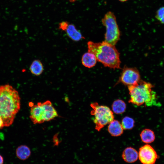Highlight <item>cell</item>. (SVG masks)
Segmentation results:
<instances>
[{
  "label": "cell",
  "mask_w": 164,
  "mask_h": 164,
  "mask_svg": "<svg viewBox=\"0 0 164 164\" xmlns=\"http://www.w3.org/2000/svg\"><path fill=\"white\" fill-rule=\"evenodd\" d=\"M20 108L18 91L8 84L0 86V116L4 126L12 125Z\"/></svg>",
  "instance_id": "obj_1"
},
{
  "label": "cell",
  "mask_w": 164,
  "mask_h": 164,
  "mask_svg": "<svg viewBox=\"0 0 164 164\" xmlns=\"http://www.w3.org/2000/svg\"><path fill=\"white\" fill-rule=\"evenodd\" d=\"M87 45L88 51L94 54L97 60L105 67L114 69L120 68V53L115 45L104 41L101 43L89 41Z\"/></svg>",
  "instance_id": "obj_2"
},
{
  "label": "cell",
  "mask_w": 164,
  "mask_h": 164,
  "mask_svg": "<svg viewBox=\"0 0 164 164\" xmlns=\"http://www.w3.org/2000/svg\"><path fill=\"white\" fill-rule=\"evenodd\" d=\"M150 83L140 80L137 83L128 86L130 95L129 103L140 106L145 104L148 106H159L155 92Z\"/></svg>",
  "instance_id": "obj_3"
},
{
  "label": "cell",
  "mask_w": 164,
  "mask_h": 164,
  "mask_svg": "<svg viewBox=\"0 0 164 164\" xmlns=\"http://www.w3.org/2000/svg\"><path fill=\"white\" fill-rule=\"evenodd\" d=\"M29 104L31 107L29 117L34 124L49 121L58 116L56 111L50 101L38 102L37 104H34L32 102Z\"/></svg>",
  "instance_id": "obj_4"
},
{
  "label": "cell",
  "mask_w": 164,
  "mask_h": 164,
  "mask_svg": "<svg viewBox=\"0 0 164 164\" xmlns=\"http://www.w3.org/2000/svg\"><path fill=\"white\" fill-rule=\"evenodd\" d=\"M90 106L92 108L91 114L94 116L95 129L98 131L114 120L113 113L108 107L100 105L97 102L92 103Z\"/></svg>",
  "instance_id": "obj_5"
},
{
  "label": "cell",
  "mask_w": 164,
  "mask_h": 164,
  "mask_svg": "<svg viewBox=\"0 0 164 164\" xmlns=\"http://www.w3.org/2000/svg\"><path fill=\"white\" fill-rule=\"evenodd\" d=\"M102 22L106 28L104 41L115 45L119 40L120 35L115 15L110 11L107 12L102 19Z\"/></svg>",
  "instance_id": "obj_6"
},
{
  "label": "cell",
  "mask_w": 164,
  "mask_h": 164,
  "mask_svg": "<svg viewBox=\"0 0 164 164\" xmlns=\"http://www.w3.org/2000/svg\"><path fill=\"white\" fill-rule=\"evenodd\" d=\"M140 80L139 72L136 68L126 67L123 69L117 83L129 86L137 83Z\"/></svg>",
  "instance_id": "obj_7"
},
{
  "label": "cell",
  "mask_w": 164,
  "mask_h": 164,
  "mask_svg": "<svg viewBox=\"0 0 164 164\" xmlns=\"http://www.w3.org/2000/svg\"><path fill=\"white\" fill-rule=\"evenodd\" d=\"M158 157L155 150L149 145H145L139 149V159L143 164H154Z\"/></svg>",
  "instance_id": "obj_8"
},
{
  "label": "cell",
  "mask_w": 164,
  "mask_h": 164,
  "mask_svg": "<svg viewBox=\"0 0 164 164\" xmlns=\"http://www.w3.org/2000/svg\"><path fill=\"white\" fill-rule=\"evenodd\" d=\"M64 31L67 36L74 41L78 42L85 39L81 32L72 24L69 23Z\"/></svg>",
  "instance_id": "obj_9"
},
{
  "label": "cell",
  "mask_w": 164,
  "mask_h": 164,
  "mask_svg": "<svg viewBox=\"0 0 164 164\" xmlns=\"http://www.w3.org/2000/svg\"><path fill=\"white\" fill-rule=\"evenodd\" d=\"M122 156L125 162L131 163L135 162L137 160L138 154L135 149L129 147L126 148L124 150Z\"/></svg>",
  "instance_id": "obj_10"
},
{
  "label": "cell",
  "mask_w": 164,
  "mask_h": 164,
  "mask_svg": "<svg viewBox=\"0 0 164 164\" xmlns=\"http://www.w3.org/2000/svg\"><path fill=\"white\" fill-rule=\"evenodd\" d=\"M123 129L121 124L118 120H114L109 124L108 131L112 136L121 135L123 133Z\"/></svg>",
  "instance_id": "obj_11"
},
{
  "label": "cell",
  "mask_w": 164,
  "mask_h": 164,
  "mask_svg": "<svg viewBox=\"0 0 164 164\" xmlns=\"http://www.w3.org/2000/svg\"><path fill=\"white\" fill-rule=\"evenodd\" d=\"M97 60L95 55L88 52L84 53L82 56L81 63L82 65L86 67L92 68L95 66Z\"/></svg>",
  "instance_id": "obj_12"
},
{
  "label": "cell",
  "mask_w": 164,
  "mask_h": 164,
  "mask_svg": "<svg viewBox=\"0 0 164 164\" xmlns=\"http://www.w3.org/2000/svg\"><path fill=\"white\" fill-rule=\"evenodd\" d=\"M31 154L29 148L26 145H21L18 147L16 150V155L19 159L25 160L28 159Z\"/></svg>",
  "instance_id": "obj_13"
},
{
  "label": "cell",
  "mask_w": 164,
  "mask_h": 164,
  "mask_svg": "<svg viewBox=\"0 0 164 164\" xmlns=\"http://www.w3.org/2000/svg\"><path fill=\"white\" fill-rule=\"evenodd\" d=\"M29 70L33 75L39 76L41 75L44 70V67L42 62L39 60H34L31 64Z\"/></svg>",
  "instance_id": "obj_14"
},
{
  "label": "cell",
  "mask_w": 164,
  "mask_h": 164,
  "mask_svg": "<svg viewBox=\"0 0 164 164\" xmlns=\"http://www.w3.org/2000/svg\"><path fill=\"white\" fill-rule=\"evenodd\" d=\"M140 136L142 141L145 143L153 142L155 138L154 132L149 129H145L141 132Z\"/></svg>",
  "instance_id": "obj_15"
},
{
  "label": "cell",
  "mask_w": 164,
  "mask_h": 164,
  "mask_svg": "<svg viewBox=\"0 0 164 164\" xmlns=\"http://www.w3.org/2000/svg\"><path fill=\"white\" fill-rule=\"evenodd\" d=\"M113 111L116 114H120L124 112L126 109L125 102L120 99L115 100L112 105Z\"/></svg>",
  "instance_id": "obj_16"
},
{
  "label": "cell",
  "mask_w": 164,
  "mask_h": 164,
  "mask_svg": "<svg viewBox=\"0 0 164 164\" xmlns=\"http://www.w3.org/2000/svg\"><path fill=\"white\" fill-rule=\"evenodd\" d=\"M134 123L135 121L133 118L126 116L122 119L121 124L123 129H130L134 126Z\"/></svg>",
  "instance_id": "obj_17"
},
{
  "label": "cell",
  "mask_w": 164,
  "mask_h": 164,
  "mask_svg": "<svg viewBox=\"0 0 164 164\" xmlns=\"http://www.w3.org/2000/svg\"><path fill=\"white\" fill-rule=\"evenodd\" d=\"M155 17L161 23L164 24V6L160 8L157 11Z\"/></svg>",
  "instance_id": "obj_18"
},
{
  "label": "cell",
  "mask_w": 164,
  "mask_h": 164,
  "mask_svg": "<svg viewBox=\"0 0 164 164\" xmlns=\"http://www.w3.org/2000/svg\"><path fill=\"white\" fill-rule=\"evenodd\" d=\"M69 22L66 21H63L59 24V29L62 31H65Z\"/></svg>",
  "instance_id": "obj_19"
},
{
  "label": "cell",
  "mask_w": 164,
  "mask_h": 164,
  "mask_svg": "<svg viewBox=\"0 0 164 164\" xmlns=\"http://www.w3.org/2000/svg\"><path fill=\"white\" fill-rule=\"evenodd\" d=\"M4 126L3 121L0 116V129Z\"/></svg>",
  "instance_id": "obj_20"
},
{
  "label": "cell",
  "mask_w": 164,
  "mask_h": 164,
  "mask_svg": "<svg viewBox=\"0 0 164 164\" xmlns=\"http://www.w3.org/2000/svg\"><path fill=\"white\" fill-rule=\"evenodd\" d=\"M4 159L3 156L0 154V164H3Z\"/></svg>",
  "instance_id": "obj_21"
},
{
  "label": "cell",
  "mask_w": 164,
  "mask_h": 164,
  "mask_svg": "<svg viewBox=\"0 0 164 164\" xmlns=\"http://www.w3.org/2000/svg\"><path fill=\"white\" fill-rule=\"evenodd\" d=\"M70 2H74L77 0H68Z\"/></svg>",
  "instance_id": "obj_22"
},
{
  "label": "cell",
  "mask_w": 164,
  "mask_h": 164,
  "mask_svg": "<svg viewBox=\"0 0 164 164\" xmlns=\"http://www.w3.org/2000/svg\"><path fill=\"white\" fill-rule=\"evenodd\" d=\"M119 0L121 2H124L126 1H127L128 0Z\"/></svg>",
  "instance_id": "obj_23"
}]
</instances>
